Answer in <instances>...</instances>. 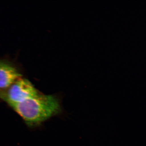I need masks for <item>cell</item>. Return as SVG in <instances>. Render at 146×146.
Instances as JSON below:
<instances>
[{"label": "cell", "instance_id": "obj_1", "mask_svg": "<svg viewBox=\"0 0 146 146\" xmlns=\"http://www.w3.org/2000/svg\"><path fill=\"white\" fill-rule=\"evenodd\" d=\"M29 127H35L62 111L55 96L39 93L25 101L11 107Z\"/></svg>", "mask_w": 146, "mask_h": 146}, {"label": "cell", "instance_id": "obj_2", "mask_svg": "<svg viewBox=\"0 0 146 146\" xmlns=\"http://www.w3.org/2000/svg\"><path fill=\"white\" fill-rule=\"evenodd\" d=\"M40 93L29 80L22 77L6 90H0V99L11 107L25 101Z\"/></svg>", "mask_w": 146, "mask_h": 146}, {"label": "cell", "instance_id": "obj_3", "mask_svg": "<svg viewBox=\"0 0 146 146\" xmlns=\"http://www.w3.org/2000/svg\"><path fill=\"white\" fill-rule=\"evenodd\" d=\"M22 77V74L13 63L0 59V90H6L16 80Z\"/></svg>", "mask_w": 146, "mask_h": 146}]
</instances>
